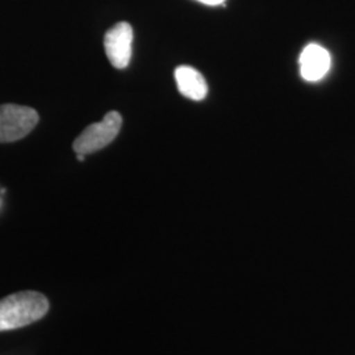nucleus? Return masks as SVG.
<instances>
[{"label": "nucleus", "mask_w": 355, "mask_h": 355, "mask_svg": "<svg viewBox=\"0 0 355 355\" xmlns=\"http://www.w3.org/2000/svg\"><path fill=\"white\" fill-rule=\"evenodd\" d=\"M133 29L128 23H117L104 36V49L108 61L116 69H125L132 58Z\"/></svg>", "instance_id": "obj_4"}, {"label": "nucleus", "mask_w": 355, "mask_h": 355, "mask_svg": "<svg viewBox=\"0 0 355 355\" xmlns=\"http://www.w3.org/2000/svg\"><path fill=\"white\" fill-rule=\"evenodd\" d=\"M123 125V117L116 111H111L104 116L102 121L91 124L74 141V152L79 161L86 155L98 152L108 146L117 137Z\"/></svg>", "instance_id": "obj_2"}, {"label": "nucleus", "mask_w": 355, "mask_h": 355, "mask_svg": "<svg viewBox=\"0 0 355 355\" xmlns=\"http://www.w3.org/2000/svg\"><path fill=\"white\" fill-rule=\"evenodd\" d=\"M38 124V114L17 104L0 105V142H15L28 136Z\"/></svg>", "instance_id": "obj_3"}, {"label": "nucleus", "mask_w": 355, "mask_h": 355, "mask_svg": "<svg viewBox=\"0 0 355 355\" xmlns=\"http://www.w3.org/2000/svg\"><path fill=\"white\" fill-rule=\"evenodd\" d=\"M198 1L207 4V6H220V4L225 3V0H198Z\"/></svg>", "instance_id": "obj_7"}, {"label": "nucleus", "mask_w": 355, "mask_h": 355, "mask_svg": "<svg viewBox=\"0 0 355 355\" xmlns=\"http://www.w3.org/2000/svg\"><path fill=\"white\" fill-rule=\"evenodd\" d=\"M300 76L306 82H318L328 74L331 64L329 51L318 44H309L302 51L300 58Z\"/></svg>", "instance_id": "obj_5"}, {"label": "nucleus", "mask_w": 355, "mask_h": 355, "mask_svg": "<svg viewBox=\"0 0 355 355\" xmlns=\"http://www.w3.org/2000/svg\"><path fill=\"white\" fill-rule=\"evenodd\" d=\"M179 92L191 101H203L208 94V86L204 76L193 67L179 66L174 73Z\"/></svg>", "instance_id": "obj_6"}, {"label": "nucleus", "mask_w": 355, "mask_h": 355, "mask_svg": "<svg viewBox=\"0 0 355 355\" xmlns=\"http://www.w3.org/2000/svg\"><path fill=\"white\" fill-rule=\"evenodd\" d=\"M48 299L37 291L16 292L0 300V331L24 328L44 318Z\"/></svg>", "instance_id": "obj_1"}]
</instances>
